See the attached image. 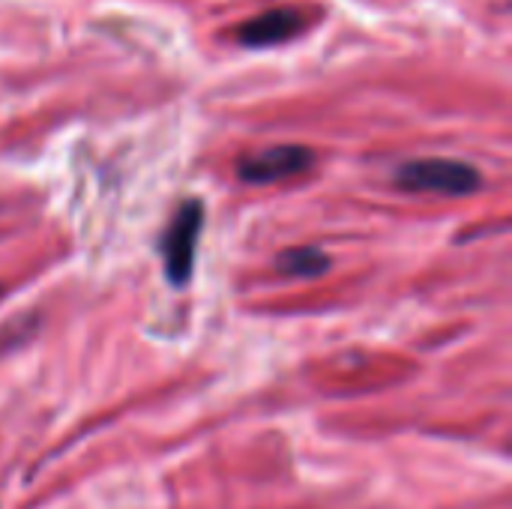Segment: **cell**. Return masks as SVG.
Returning <instances> with one entry per match:
<instances>
[{
    "instance_id": "1",
    "label": "cell",
    "mask_w": 512,
    "mask_h": 509,
    "mask_svg": "<svg viewBox=\"0 0 512 509\" xmlns=\"http://www.w3.org/2000/svg\"><path fill=\"white\" fill-rule=\"evenodd\" d=\"M396 186L405 192H432L447 198H468L483 189V174L459 159H408L396 168Z\"/></svg>"
},
{
    "instance_id": "3",
    "label": "cell",
    "mask_w": 512,
    "mask_h": 509,
    "mask_svg": "<svg viewBox=\"0 0 512 509\" xmlns=\"http://www.w3.org/2000/svg\"><path fill=\"white\" fill-rule=\"evenodd\" d=\"M312 165H315V153L309 147H303V144H276V147L246 153L237 162V177L243 183L264 186V183H279V180L306 174Z\"/></svg>"
},
{
    "instance_id": "4",
    "label": "cell",
    "mask_w": 512,
    "mask_h": 509,
    "mask_svg": "<svg viewBox=\"0 0 512 509\" xmlns=\"http://www.w3.org/2000/svg\"><path fill=\"white\" fill-rule=\"evenodd\" d=\"M306 18L300 9L291 6H279L270 12H261L258 18L246 21L237 27V42L246 48H273L282 42H291L297 33H303Z\"/></svg>"
},
{
    "instance_id": "5",
    "label": "cell",
    "mask_w": 512,
    "mask_h": 509,
    "mask_svg": "<svg viewBox=\"0 0 512 509\" xmlns=\"http://www.w3.org/2000/svg\"><path fill=\"white\" fill-rule=\"evenodd\" d=\"M330 267V255L321 252L318 246H297V249H285L276 258V270L291 276V279H315L321 273H327Z\"/></svg>"
},
{
    "instance_id": "2",
    "label": "cell",
    "mask_w": 512,
    "mask_h": 509,
    "mask_svg": "<svg viewBox=\"0 0 512 509\" xmlns=\"http://www.w3.org/2000/svg\"><path fill=\"white\" fill-rule=\"evenodd\" d=\"M201 228H204V204L198 198H186L174 210L171 225L162 234L165 276L174 288H183L195 273V252H198Z\"/></svg>"
}]
</instances>
